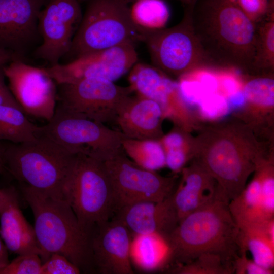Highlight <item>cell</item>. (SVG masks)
<instances>
[{
	"mask_svg": "<svg viewBox=\"0 0 274 274\" xmlns=\"http://www.w3.org/2000/svg\"><path fill=\"white\" fill-rule=\"evenodd\" d=\"M194 32L216 70L252 74L255 24L236 0H197Z\"/></svg>",
	"mask_w": 274,
	"mask_h": 274,
	"instance_id": "cell-1",
	"label": "cell"
},
{
	"mask_svg": "<svg viewBox=\"0 0 274 274\" xmlns=\"http://www.w3.org/2000/svg\"><path fill=\"white\" fill-rule=\"evenodd\" d=\"M238 232L229 203L219 197L180 220L164 239L168 249L166 265L187 264L202 254H212L233 266L239 254Z\"/></svg>",
	"mask_w": 274,
	"mask_h": 274,
	"instance_id": "cell-2",
	"label": "cell"
},
{
	"mask_svg": "<svg viewBox=\"0 0 274 274\" xmlns=\"http://www.w3.org/2000/svg\"><path fill=\"white\" fill-rule=\"evenodd\" d=\"M33 214L38 244L46 261L53 253L65 256L81 272H94L91 246V232L80 224L63 198L21 186Z\"/></svg>",
	"mask_w": 274,
	"mask_h": 274,
	"instance_id": "cell-3",
	"label": "cell"
},
{
	"mask_svg": "<svg viewBox=\"0 0 274 274\" xmlns=\"http://www.w3.org/2000/svg\"><path fill=\"white\" fill-rule=\"evenodd\" d=\"M76 154L40 135L31 142L4 146L3 159L4 167L20 186L64 199Z\"/></svg>",
	"mask_w": 274,
	"mask_h": 274,
	"instance_id": "cell-4",
	"label": "cell"
},
{
	"mask_svg": "<svg viewBox=\"0 0 274 274\" xmlns=\"http://www.w3.org/2000/svg\"><path fill=\"white\" fill-rule=\"evenodd\" d=\"M85 2L84 13L66 55L71 60L124 43L141 42L143 28L133 21L129 4L125 0Z\"/></svg>",
	"mask_w": 274,
	"mask_h": 274,
	"instance_id": "cell-5",
	"label": "cell"
},
{
	"mask_svg": "<svg viewBox=\"0 0 274 274\" xmlns=\"http://www.w3.org/2000/svg\"><path fill=\"white\" fill-rule=\"evenodd\" d=\"M196 1L183 6V17L176 25L142 30L141 42L153 65L166 75L180 78L196 71L216 70L193 29L192 13Z\"/></svg>",
	"mask_w": 274,
	"mask_h": 274,
	"instance_id": "cell-6",
	"label": "cell"
},
{
	"mask_svg": "<svg viewBox=\"0 0 274 274\" xmlns=\"http://www.w3.org/2000/svg\"><path fill=\"white\" fill-rule=\"evenodd\" d=\"M63 194L80 225L90 232L114 215L113 191L104 162L89 155L76 154Z\"/></svg>",
	"mask_w": 274,
	"mask_h": 274,
	"instance_id": "cell-7",
	"label": "cell"
},
{
	"mask_svg": "<svg viewBox=\"0 0 274 274\" xmlns=\"http://www.w3.org/2000/svg\"><path fill=\"white\" fill-rule=\"evenodd\" d=\"M45 136L74 154L84 153L102 161L123 152L126 136L104 123L65 113L56 109L52 119L41 126Z\"/></svg>",
	"mask_w": 274,
	"mask_h": 274,
	"instance_id": "cell-8",
	"label": "cell"
},
{
	"mask_svg": "<svg viewBox=\"0 0 274 274\" xmlns=\"http://www.w3.org/2000/svg\"><path fill=\"white\" fill-rule=\"evenodd\" d=\"M57 85L56 109L104 124L115 120L120 106L133 93L129 85L98 78Z\"/></svg>",
	"mask_w": 274,
	"mask_h": 274,
	"instance_id": "cell-9",
	"label": "cell"
},
{
	"mask_svg": "<svg viewBox=\"0 0 274 274\" xmlns=\"http://www.w3.org/2000/svg\"><path fill=\"white\" fill-rule=\"evenodd\" d=\"M103 162L113 191L115 212L139 202L162 201L176 187V176L164 177L143 168L124 152Z\"/></svg>",
	"mask_w": 274,
	"mask_h": 274,
	"instance_id": "cell-10",
	"label": "cell"
},
{
	"mask_svg": "<svg viewBox=\"0 0 274 274\" xmlns=\"http://www.w3.org/2000/svg\"><path fill=\"white\" fill-rule=\"evenodd\" d=\"M8 87L24 112L49 121L57 106V85L45 67L15 59L3 66Z\"/></svg>",
	"mask_w": 274,
	"mask_h": 274,
	"instance_id": "cell-11",
	"label": "cell"
},
{
	"mask_svg": "<svg viewBox=\"0 0 274 274\" xmlns=\"http://www.w3.org/2000/svg\"><path fill=\"white\" fill-rule=\"evenodd\" d=\"M134 44L124 43L45 67L57 84L98 78L114 82L137 62Z\"/></svg>",
	"mask_w": 274,
	"mask_h": 274,
	"instance_id": "cell-12",
	"label": "cell"
},
{
	"mask_svg": "<svg viewBox=\"0 0 274 274\" xmlns=\"http://www.w3.org/2000/svg\"><path fill=\"white\" fill-rule=\"evenodd\" d=\"M82 12L79 0H48L40 12L41 43L32 55L53 65L68 53L80 24Z\"/></svg>",
	"mask_w": 274,
	"mask_h": 274,
	"instance_id": "cell-13",
	"label": "cell"
},
{
	"mask_svg": "<svg viewBox=\"0 0 274 274\" xmlns=\"http://www.w3.org/2000/svg\"><path fill=\"white\" fill-rule=\"evenodd\" d=\"M48 0H0V49L25 57L41 43L39 17Z\"/></svg>",
	"mask_w": 274,
	"mask_h": 274,
	"instance_id": "cell-14",
	"label": "cell"
},
{
	"mask_svg": "<svg viewBox=\"0 0 274 274\" xmlns=\"http://www.w3.org/2000/svg\"><path fill=\"white\" fill-rule=\"evenodd\" d=\"M258 161L238 150L229 140L223 139L211 146L199 163L216 181L221 197L229 203L244 189Z\"/></svg>",
	"mask_w": 274,
	"mask_h": 274,
	"instance_id": "cell-15",
	"label": "cell"
},
{
	"mask_svg": "<svg viewBox=\"0 0 274 274\" xmlns=\"http://www.w3.org/2000/svg\"><path fill=\"white\" fill-rule=\"evenodd\" d=\"M132 236L127 227L113 217L91 231V246L94 272L101 274H132Z\"/></svg>",
	"mask_w": 274,
	"mask_h": 274,
	"instance_id": "cell-16",
	"label": "cell"
},
{
	"mask_svg": "<svg viewBox=\"0 0 274 274\" xmlns=\"http://www.w3.org/2000/svg\"><path fill=\"white\" fill-rule=\"evenodd\" d=\"M121 222L131 235L156 234L164 240L179 223L172 195L159 201H143L117 210L113 217Z\"/></svg>",
	"mask_w": 274,
	"mask_h": 274,
	"instance_id": "cell-17",
	"label": "cell"
},
{
	"mask_svg": "<svg viewBox=\"0 0 274 274\" xmlns=\"http://www.w3.org/2000/svg\"><path fill=\"white\" fill-rule=\"evenodd\" d=\"M0 235L8 250L18 255L37 254L45 262L34 228L23 215L17 192L12 187L1 189Z\"/></svg>",
	"mask_w": 274,
	"mask_h": 274,
	"instance_id": "cell-18",
	"label": "cell"
},
{
	"mask_svg": "<svg viewBox=\"0 0 274 274\" xmlns=\"http://www.w3.org/2000/svg\"><path fill=\"white\" fill-rule=\"evenodd\" d=\"M162 109L155 101L137 95L127 97L120 106L115 121L127 137L159 139L162 135Z\"/></svg>",
	"mask_w": 274,
	"mask_h": 274,
	"instance_id": "cell-19",
	"label": "cell"
},
{
	"mask_svg": "<svg viewBox=\"0 0 274 274\" xmlns=\"http://www.w3.org/2000/svg\"><path fill=\"white\" fill-rule=\"evenodd\" d=\"M181 172V181L172 194L179 221L220 197L216 181L200 163Z\"/></svg>",
	"mask_w": 274,
	"mask_h": 274,
	"instance_id": "cell-20",
	"label": "cell"
},
{
	"mask_svg": "<svg viewBox=\"0 0 274 274\" xmlns=\"http://www.w3.org/2000/svg\"><path fill=\"white\" fill-rule=\"evenodd\" d=\"M257 173L240 194L229 203V208L235 221L262 223L274 218V198L264 194L261 176Z\"/></svg>",
	"mask_w": 274,
	"mask_h": 274,
	"instance_id": "cell-21",
	"label": "cell"
},
{
	"mask_svg": "<svg viewBox=\"0 0 274 274\" xmlns=\"http://www.w3.org/2000/svg\"><path fill=\"white\" fill-rule=\"evenodd\" d=\"M239 252H250L253 260L268 269L274 266V218L262 223L235 221Z\"/></svg>",
	"mask_w": 274,
	"mask_h": 274,
	"instance_id": "cell-22",
	"label": "cell"
},
{
	"mask_svg": "<svg viewBox=\"0 0 274 274\" xmlns=\"http://www.w3.org/2000/svg\"><path fill=\"white\" fill-rule=\"evenodd\" d=\"M255 55L251 74H272L274 70V0L265 15L254 22Z\"/></svg>",
	"mask_w": 274,
	"mask_h": 274,
	"instance_id": "cell-23",
	"label": "cell"
},
{
	"mask_svg": "<svg viewBox=\"0 0 274 274\" xmlns=\"http://www.w3.org/2000/svg\"><path fill=\"white\" fill-rule=\"evenodd\" d=\"M41 126L31 122L19 106L0 105V142L12 143L32 141L39 135Z\"/></svg>",
	"mask_w": 274,
	"mask_h": 274,
	"instance_id": "cell-24",
	"label": "cell"
},
{
	"mask_svg": "<svg viewBox=\"0 0 274 274\" xmlns=\"http://www.w3.org/2000/svg\"><path fill=\"white\" fill-rule=\"evenodd\" d=\"M130 247L131 260L140 268L150 271L165 266L168 251L164 239L156 234L134 235Z\"/></svg>",
	"mask_w": 274,
	"mask_h": 274,
	"instance_id": "cell-25",
	"label": "cell"
},
{
	"mask_svg": "<svg viewBox=\"0 0 274 274\" xmlns=\"http://www.w3.org/2000/svg\"><path fill=\"white\" fill-rule=\"evenodd\" d=\"M122 148L125 155L138 166L156 171L166 166L165 155L159 139L125 138Z\"/></svg>",
	"mask_w": 274,
	"mask_h": 274,
	"instance_id": "cell-26",
	"label": "cell"
},
{
	"mask_svg": "<svg viewBox=\"0 0 274 274\" xmlns=\"http://www.w3.org/2000/svg\"><path fill=\"white\" fill-rule=\"evenodd\" d=\"M130 8V14L138 26L149 30L164 27L169 9L162 0H136Z\"/></svg>",
	"mask_w": 274,
	"mask_h": 274,
	"instance_id": "cell-27",
	"label": "cell"
},
{
	"mask_svg": "<svg viewBox=\"0 0 274 274\" xmlns=\"http://www.w3.org/2000/svg\"><path fill=\"white\" fill-rule=\"evenodd\" d=\"M168 273L173 274H233V266L220 256L204 254L185 264L169 268Z\"/></svg>",
	"mask_w": 274,
	"mask_h": 274,
	"instance_id": "cell-28",
	"label": "cell"
},
{
	"mask_svg": "<svg viewBox=\"0 0 274 274\" xmlns=\"http://www.w3.org/2000/svg\"><path fill=\"white\" fill-rule=\"evenodd\" d=\"M247 80L242 91L246 102L262 107L274 105V79L273 74H254Z\"/></svg>",
	"mask_w": 274,
	"mask_h": 274,
	"instance_id": "cell-29",
	"label": "cell"
},
{
	"mask_svg": "<svg viewBox=\"0 0 274 274\" xmlns=\"http://www.w3.org/2000/svg\"><path fill=\"white\" fill-rule=\"evenodd\" d=\"M42 264V260L37 254L18 255L0 270V274H40Z\"/></svg>",
	"mask_w": 274,
	"mask_h": 274,
	"instance_id": "cell-30",
	"label": "cell"
},
{
	"mask_svg": "<svg viewBox=\"0 0 274 274\" xmlns=\"http://www.w3.org/2000/svg\"><path fill=\"white\" fill-rule=\"evenodd\" d=\"M198 106L201 114L209 119L225 116L230 110L227 100L223 96L215 93L206 95Z\"/></svg>",
	"mask_w": 274,
	"mask_h": 274,
	"instance_id": "cell-31",
	"label": "cell"
},
{
	"mask_svg": "<svg viewBox=\"0 0 274 274\" xmlns=\"http://www.w3.org/2000/svg\"><path fill=\"white\" fill-rule=\"evenodd\" d=\"M80 269L65 256L57 253L51 254L43 263L40 274H78Z\"/></svg>",
	"mask_w": 274,
	"mask_h": 274,
	"instance_id": "cell-32",
	"label": "cell"
},
{
	"mask_svg": "<svg viewBox=\"0 0 274 274\" xmlns=\"http://www.w3.org/2000/svg\"><path fill=\"white\" fill-rule=\"evenodd\" d=\"M246 251L239 252L234 261L233 267L236 274H272V269L265 268L249 259Z\"/></svg>",
	"mask_w": 274,
	"mask_h": 274,
	"instance_id": "cell-33",
	"label": "cell"
},
{
	"mask_svg": "<svg viewBox=\"0 0 274 274\" xmlns=\"http://www.w3.org/2000/svg\"><path fill=\"white\" fill-rule=\"evenodd\" d=\"M238 4L254 22L266 13L270 0H236Z\"/></svg>",
	"mask_w": 274,
	"mask_h": 274,
	"instance_id": "cell-34",
	"label": "cell"
},
{
	"mask_svg": "<svg viewBox=\"0 0 274 274\" xmlns=\"http://www.w3.org/2000/svg\"><path fill=\"white\" fill-rule=\"evenodd\" d=\"M166 166L174 173L181 172L188 159L187 148L170 149L164 150Z\"/></svg>",
	"mask_w": 274,
	"mask_h": 274,
	"instance_id": "cell-35",
	"label": "cell"
},
{
	"mask_svg": "<svg viewBox=\"0 0 274 274\" xmlns=\"http://www.w3.org/2000/svg\"><path fill=\"white\" fill-rule=\"evenodd\" d=\"M227 100L230 109L241 108L246 103L243 93L242 91L239 90L229 95Z\"/></svg>",
	"mask_w": 274,
	"mask_h": 274,
	"instance_id": "cell-36",
	"label": "cell"
},
{
	"mask_svg": "<svg viewBox=\"0 0 274 274\" xmlns=\"http://www.w3.org/2000/svg\"><path fill=\"white\" fill-rule=\"evenodd\" d=\"M8 249L0 238V270L10 262L8 258Z\"/></svg>",
	"mask_w": 274,
	"mask_h": 274,
	"instance_id": "cell-37",
	"label": "cell"
},
{
	"mask_svg": "<svg viewBox=\"0 0 274 274\" xmlns=\"http://www.w3.org/2000/svg\"><path fill=\"white\" fill-rule=\"evenodd\" d=\"M224 88L229 95L239 91V85L237 81L234 79L228 78L223 81Z\"/></svg>",
	"mask_w": 274,
	"mask_h": 274,
	"instance_id": "cell-38",
	"label": "cell"
},
{
	"mask_svg": "<svg viewBox=\"0 0 274 274\" xmlns=\"http://www.w3.org/2000/svg\"><path fill=\"white\" fill-rule=\"evenodd\" d=\"M15 59L17 58L13 53L0 49V66H4Z\"/></svg>",
	"mask_w": 274,
	"mask_h": 274,
	"instance_id": "cell-39",
	"label": "cell"
},
{
	"mask_svg": "<svg viewBox=\"0 0 274 274\" xmlns=\"http://www.w3.org/2000/svg\"><path fill=\"white\" fill-rule=\"evenodd\" d=\"M1 104H10L20 106L11 92L0 93V105Z\"/></svg>",
	"mask_w": 274,
	"mask_h": 274,
	"instance_id": "cell-40",
	"label": "cell"
},
{
	"mask_svg": "<svg viewBox=\"0 0 274 274\" xmlns=\"http://www.w3.org/2000/svg\"><path fill=\"white\" fill-rule=\"evenodd\" d=\"M127 3H132L136 0H125ZM181 2L183 6L188 5L196 0H175Z\"/></svg>",
	"mask_w": 274,
	"mask_h": 274,
	"instance_id": "cell-41",
	"label": "cell"
},
{
	"mask_svg": "<svg viewBox=\"0 0 274 274\" xmlns=\"http://www.w3.org/2000/svg\"><path fill=\"white\" fill-rule=\"evenodd\" d=\"M3 151H4V146L2 145L0 142V163H2L4 165L3 159Z\"/></svg>",
	"mask_w": 274,
	"mask_h": 274,
	"instance_id": "cell-42",
	"label": "cell"
},
{
	"mask_svg": "<svg viewBox=\"0 0 274 274\" xmlns=\"http://www.w3.org/2000/svg\"><path fill=\"white\" fill-rule=\"evenodd\" d=\"M3 168H4L3 164H2V163H0V172H1Z\"/></svg>",
	"mask_w": 274,
	"mask_h": 274,
	"instance_id": "cell-43",
	"label": "cell"
},
{
	"mask_svg": "<svg viewBox=\"0 0 274 274\" xmlns=\"http://www.w3.org/2000/svg\"><path fill=\"white\" fill-rule=\"evenodd\" d=\"M1 189H0V201H1Z\"/></svg>",
	"mask_w": 274,
	"mask_h": 274,
	"instance_id": "cell-44",
	"label": "cell"
}]
</instances>
